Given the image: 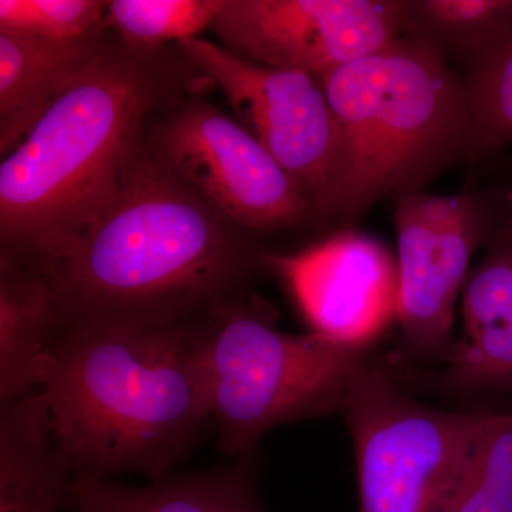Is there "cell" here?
Masks as SVG:
<instances>
[{"label":"cell","instance_id":"1","mask_svg":"<svg viewBox=\"0 0 512 512\" xmlns=\"http://www.w3.org/2000/svg\"><path fill=\"white\" fill-rule=\"evenodd\" d=\"M251 234L190 187L153 144H138L116 200L50 272L60 328L158 330L245 292L265 269Z\"/></svg>","mask_w":512,"mask_h":512},{"label":"cell","instance_id":"2","mask_svg":"<svg viewBox=\"0 0 512 512\" xmlns=\"http://www.w3.org/2000/svg\"><path fill=\"white\" fill-rule=\"evenodd\" d=\"M39 392L72 476L174 473L212 423L195 319L173 328H62Z\"/></svg>","mask_w":512,"mask_h":512},{"label":"cell","instance_id":"3","mask_svg":"<svg viewBox=\"0 0 512 512\" xmlns=\"http://www.w3.org/2000/svg\"><path fill=\"white\" fill-rule=\"evenodd\" d=\"M154 53L101 46L3 158L2 256L50 274L109 210L168 89Z\"/></svg>","mask_w":512,"mask_h":512},{"label":"cell","instance_id":"4","mask_svg":"<svg viewBox=\"0 0 512 512\" xmlns=\"http://www.w3.org/2000/svg\"><path fill=\"white\" fill-rule=\"evenodd\" d=\"M319 79L335 126L333 220L352 224L473 160L463 76L433 46L400 36Z\"/></svg>","mask_w":512,"mask_h":512},{"label":"cell","instance_id":"5","mask_svg":"<svg viewBox=\"0 0 512 512\" xmlns=\"http://www.w3.org/2000/svg\"><path fill=\"white\" fill-rule=\"evenodd\" d=\"M195 338L218 448L231 458L282 424L340 413L369 359L316 333L282 332L271 306L245 292L198 316Z\"/></svg>","mask_w":512,"mask_h":512},{"label":"cell","instance_id":"6","mask_svg":"<svg viewBox=\"0 0 512 512\" xmlns=\"http://www.w3.org/2000/svg\"><path fill=\"white\" fill-rule=\"evenodd\" d=\"M356 457V512H448L485 413L426 406L369 359L340 409Z\"/></svg>","mask_w":512,"mask_h":512},{"label":"cell","instance_id":"7","mask_svg":"<svg viewBox=\"0 0 512 512\" xmlns=\"http://www.w3.org/2000/svg\"><path fill=\"white\" fill-rule=\"evenodd\" d=\"M510 218L505 191H417L394 200L397 325L413 355L446 359L471 261Z\"/></svg>","mask_w":512,"mask_h":512},{"label":"cell","instance_id":"8","mask_svg":"<svg viewBox=\"0 0 512 512\" xmlns=\"http://www.w3.org/2000/svg\"><path fill=\"white\" fill-rule=\"evenodd\" d=\"M178 47L220 87L239 123L284 168L313 214L330 218L335 126L319 77L261 66L198 37Z\"/></svg>","mask_w":512,"mask_h":512},{"label":"cell","instance_id":"9","mask_svg":"<svg viewBox=\"0 0 512 512\" xmlns=\"http://www.w3.org/2000/svg\"><path fill=\"white\" fill-rule=\"evenodd\" d=\"M151 144L185 183L249 234L293 227L313 215L268 150L211 104L194 101L174 111Z\"/></svg>","mask_w":512,"mask_h":512},{"label":"cell","instance_id":"10","mask_svg":"<svg viewBox=\"0 0 512 512\" xmlns=\"http://www.w3.org/2000/svg\"><path fill=\"white\" fill-rule=\"evenodd\" d=\"M211 29L225 49L323 76L402 36V0H224Z\"/></svg>","mask_w":512,"mask_h":512},{"label":"cell","instance_id":"11","mask_svg":"<svg viewBox=\"0 0 512 512\" xmlns=\"http://www.w3.org/2000/svg\"><path fill=\"white\" fill-rule=\"evenodd\" d=\"M262 261L316 335L367 352L397 325L399 269L379 239L346 228L292 254L265 251Z\"/></svg>","mask_w":512,"mask_h":512},{"label":"cell","instance_id":"12","mask_svg":"<svg viewBox=\"0 0 512 512\" xmlns=\"http://www.w3.org/2000/svg\"><path fill=\"white\" fill-rule=\"evenodd\" d=\"M463 335L439 383L461 394L512 393V218L485 248L461 292Z\"/></svg>","mask_w":512,"mask_h":512},{"label":"cell","instance_id":"13","mask_svg":"<svg viewBox=\"0 0 512 512\" xmlns=\"http://www.w3.org/2000/svg\"><path fill=\"white\" fill-rule=\"evenodd\" d=\"M256 451L225 466L173 473L143 487L113 478L73 477L66 512H269Z\"/></svg>","mask_w":512,"mask_h":512},{"label":"cell","instance_id":"14","mask_svg":"<svg viewBox=\"0 0 512 512\" xmlns=\"http://www.w3.org/2000/svg\"><path fill=\"white\" fill-rule=\"evenodd\" d=\"M99 35L70 42L0 30V151L10 153L101 49Z\"/></svg>","mask_w":512,"mask_h":512},{"label":"cell","instance_id":"15","mask_svg":"<svg viewBox=\"0 0 512 512\" xmlns=\"http://www.w3.org/2000/svg\"><path fill=\"white\" fill-rule=\"evenodd\" d=\"M59 303L47 272L0 258V404L39 392Z\"/></svg>","mask_w":512,"mask_h":512},{"label":"cell","instance_id":"16","mask_svg":"<svg viewBox=\"0 0 512 512\" xmlns=\"http://www.w3.org/2000/svg\"><path fill=\"white\" fill-rule=\"evenodd\" d=\"M72 478L42 394L0 404V512H66Z\"/></svg>","mask_w":512,"mask_h":512},{"label":"cell","instance_id":"17","mask_svg":"<svg viewBox=\"0 0 512 512\" xmlns=\"http://www.w3.org/2000/svg\"><path fill=\"white\" fill-rule=\"evenodd\" d=\"M402 36L468 72L511 39L512 0H402Z\"/></svg>","mask_w":512,"mask_h":512},{"label":"cell","instance_id":"18","mask_svg":"<svg viewBox=\"0 0 512 512\" xmlns=\"http://www.w3.org/2000/svg\"><path fill=\"white\" fill-rule=\"evenodd\" d=\"M448 512H512V404L485 413Z\"/></svg>","mask_w":512,"mask_h":512},{"label":"cell","instance_id":"19","mask_svg":"<svg viewBox=\"0 0 512 512\" xmlns=\"http://www.w3.org/2000/svg\"><path fill=\"white\" fill-rule=\"evenodd\" d=\"M224 0H114L111 26L124 45L138 52H156L170 40L191 39L211 28Z\"/></svg>","mask_w":512,"mask_h":512},{"label":"cell","instance_id":"20","mask_svg":"<svg viewBox=\"0 0 512 512\" xmlns=\"http://www.w3.org/2000/svg\"><path fill=\"white\" fill-rule=\"evenodd\" d=\"M473 160L512 146V36L501 49L463 74Z\"/></svg>","mask_w":512,"mask_h":512},{"label":"cell","instance_id":"21","mask_svg":"<svg viewBox=\"0 0 512 512\" xmlns=\"http://www.w3.org/2000/svg\"><path fill=\"white\" fill-rule=\"evenodd\" d=\"M109 2L0 0V30L57 42L99 35Z\"/></svg>","mask_w":512,"mask_h":512},{"label":"cell","instance_id":"22","mask_svg":"<svg viewBox=\"0 0 512 512\" xmlns=\"http://www.w3.org/2000/svg\"><path fill=\"white\" fill-rule=\"evenodd\" d=\"M505 200H507L508 208H510L512 218V184L510 185V188L505 190Z\"/></svg>","mask_w":512,"mask_h":512}]
</instances>
